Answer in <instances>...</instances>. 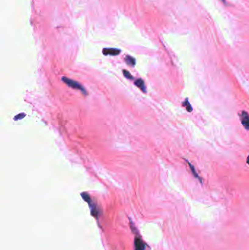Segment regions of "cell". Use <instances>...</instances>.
Instances as JSON below:
<instances>
[{
	"label": "cell",
	"mask_w": 249,
	"mask_h": 250,
	"mask_svg": "<svg viewBox=\"0 0 249 250\" xmlns=\"http://www.w3.org/2000/svg\"><path fill=\"white\" fill-rule=\"evenodd\" d=\"M62 81H63L67 85V86L71 87V88L75 89L80 90V92H83L84 94H87L86 93V90H85V89L83 87V86H81L80 83H79L78 82H77V81L72 80V79L70 78H68L67 77H62Z\"/></svg>",
	"instance_id": "cell-1"
},
{
	"label": "cell",
	"mask_w": 249,
	"mask_h": 250,
	"mask_svg": "<svg viewBox=\"0 0 249 250\" xmlns=\"http://www.w3.org/2000/svg\"><path fill=\"white\" fill-rule=\"evenodd\" d=\"M240 119L243 127L246 129H249V114L248 112L245 111H242L239 114Z\"/></svg>",
	"instance_id": "cell-2"
},
{
	"label": "cell",
	"mask_w": 249,
	"mask_h": 250,
	"mask_svg": "<svg viewBox=\"0 0 249 250\" xmlns=\"http://www.w3.org/2000/svg\"><path fill=\"white\" fill-rule=\"evenodd\" d=\"M104 55H110V56H117L121 53V50L117 49H104L102 51Z\"/></svg>",
	"instance_id": "cell-3"
},
{
	"label": "cell",
	"mask_w": 249,
	"mask_h": 250,
	"mask_svg": "<svg viewBox=\"0 0 249 250\" xmlns=\"http://www.w3.org/2000/svg\"><path fill=\"white\" fill-rule=\"evenodd\" d=\"M134 84H135L141 91H143V92H146V88H145V83H144L143 80H142L141 78L135 80V81H134Z\"/></svg>",
	"instance_id": "cell-4"
},
{
	"label": "cell",
	"mask_w": 249,
	"mask_h": 250,
	"mask_svg": "<svg viewBox=\"0 0 249 250\" xmlns=\"http://www.w3.org/2000/svg\"><path fill=\"white\" fill-rule=\"evenodd\" d=\"M134 243H135V250H144L145 249V244L141 238H136Z\"/></svg>",
	"instance_id": "cell-5"
},
{
	"label": "cell",
	"mask_w": 249,
	"mask_h": 250,
	"mask_svg": "<svg viewBox=\"0 0 249 250\" xmlns=\"http://www.w3.org/2000/svg\"><path fill=\"white\" fill-rule=\"evenodd\" d=\"M125 61H126V62L128 64H130L131 66H134V64H135V59L134 58V57L131 56H126V57H125Z\"/></svg>",
	"instance_id": "cell-6"
},
{
	"label": "cell",
	"mask_w": 249,
	"mask_h": 250,
	"mask_svg": "<svg viewBox=\"0 0 249 250\" xmlns=\"http://www.w3.org/2000/svg\"><path fill=\"white\" fill-rule=\"evenodd\" d=\"M183 105L184 107H185L186 110H187L189 112H191L192 111V108H191V105H190V103L188 102V100L186 99L185 102H183Z\"/></svg>",
	"instance_id": "cell-7"
},
{
	"label": "cell",
	"mask_w": 249,
	"mask_h": 250,
	"mask_svg": "<svg viewBox=\"0 0 249 250\" xmlns=\"http://www.w3.org/2000/svg\"><path fill=\"white\" fill-rule=\"evenodd\" d=\"M123 75H124V76L126 78H128V79H132V78H133V77H132V75H131V73H130V72L127 71V70H123Z\"/></svg>",
	"instance_id": "cell-8"
},
{
	"label": "cell",
	"mask_w": 249,
	"mask_h": 250,
	"mask_svg": "<svg viewBox=\"0 0 249 250\" xmlns=\"http://www.w3.org/2000/svg\"><path fill=\"white\" fill-rule=\"evenodd\" d=\"M188 164H189V168H191V171H192V173H194V176L195 177H197V179H200V177L198 176V175H197V173H196V172H195V170H194V168H193V166L191 165V164L189 163V162H188Z\"/></svg>",
	"instance_id": "cell-9"
},
{
	"label": "cell",
	"mask_w": 249,
	"mask_h": 250,
	"mask_svg": "<svg viewBox=\"0 0 249 250\" xmlns=\"http://www.w3.org/2000/svg\"><path fill=\"white\" fill-rule=\"evenodd\" d=\"M25 116V114H20L19 115H18V116H16V117H15V118L14 119L16 120H20V119H21L22 118H23Z\"/></svg>",
	"instance_id": "cell-10"
},
{
	"label": "cell",
	"mask_w": 249,
	"mask_h": 250,
	"mask_svg": "<svg viewBox=\"0 0 249 250\" xmlns=\"http://www.w3.org/2000/svg\"><path fill=\"white\" fill-rule=\"evenodd\" d=\"M247 163H248V164L249 165V155H248V158H247Z\"/></svg>",
	"instance_id": "cell-11"
}]
</instances>
